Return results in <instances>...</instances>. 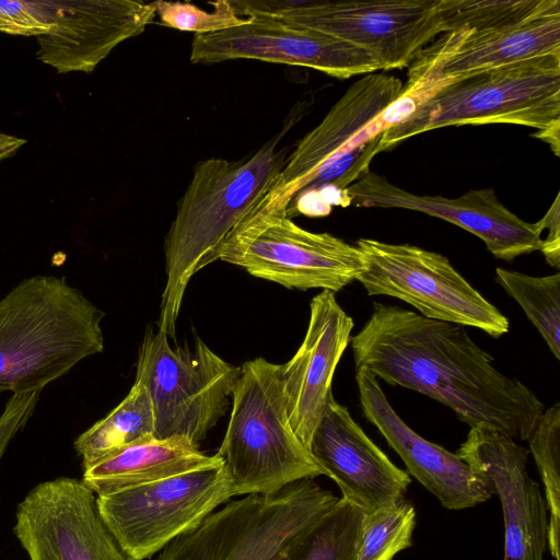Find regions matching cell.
Instances as JSON below:
<instances>
[{"instance_id": "23", "label": "cell", "mask_w": 560, "mask_h": 560, "mask_svg": "<svg viewBox=\"0 0 560 560\" xmlns=\"http://www.w3.org/2000/svg\"><path fill=\"white\" fill-rule=\"evenodd\" d=\"M155 438L150 394L135 381L122 401L74 441L83 470L132 444Z\"/></svg>"}, {"instance_id": "4", "label": "cell", "mask_w": 560, "mask_h": 560, "mask_svg": "<svg viewBox=\"0 0 560 560\" xmlns=\"http://www.w3.org/2000/svg\"><path fill=\"white\" fill-rule=\"evenodd\" d=\"M560 122V52L456 78L430 93L401 122L385 130L377 153L425 131L512 124L542 130Z\"/></svg>"}, {"instance_id": "10", "label": "cell", "mask_w": 560, "mask_h": 560, "mask_svg": "<svg viewBox=\"0 0 560 560\" xmlns=\"http://www.w3.org/2000/svg\"><path fill=\"white\" fill-rule=\"evenodd\" d=\"M234 491L223 460L96 495L101 518L128 560H147L196 528Z\"/></svg>"}, {"instance_id": "12", "label": "cell", "mask_w": 560, "mask_h": 560, "mask_svg": "<svg viewBox=\"0 0 560 560\" xmlns=\"http://www.w3.org/2000/svg\"><path fill=\"white\" fill-rule=\"evenodd\" d=\"M558 52L560 12L538 15L498 31L444 33L409 65L400 95L382 117L393 127L409 117L430 93L456 78Z\"/></svg>"}, {"instance_id": "13", "label": "cell", "mask_w": 560, "mask_h": 560, "mask_svg": "<svg viewBox=\"0 0 560 560\" xmlns=\"http://www.w3.org/2000/svg\"><path fill=\"white\" fill-rule=\"evenodd\" d=\"M240 26L195 34L192 63L236 59L312 68L337 79L376 72L377 63L364 50L316 30L284 23L264 14H250Z\"/></svg>"}, {"instance_id": "33", "label": "cell", "mask_w": 560, "mask_h": 560, "mask_svg": "<svg viewBox=\"0 0 560 560\" xmlns=\"http://www.w3.org/2000/svg\"><path fill=\"white\" fill-rule=\"evenodd\" d=\"M25 143V139L0 132V163L13 156Z\"/></svg>"}, {"instance_id": "11", "label": "cell", "mask_w": 560, "mask_h": 560, "mask_svg": "<svg viewBox=\"0 0 560 560\" xmlns=\"http://www.w3.org/2000/svg\"><path fill=\"white\" fill-rule=\"evenodd\" d=\"M364 257L358 277L369 295L400 300L430 319L478 328L498 338L510 322L442 254L410 244L359 238Z\"/></svg>"}, {"instance_id": "18", "label": "cell", "mask_w": 560, "mask_h": 560, "mask_svg": "<svg viewBox=\"0 0 560 560\" xmlns=\"http://www.w3.org/2000/svg\"><path fill=\"white\" fill-rule=\"evenodd\" d=\"M47 32L37 58L58 72H91L120 43L144 32L156 12L138 0L43 1Z\"/></svg>"}, {"instance_id": "2", "label": "cell", "mask_w": 560, "mask_h": 560, "mask_svg": "<svg viewBox=\"0 0 560 560\" xmlns=\"http://www.w3.org/2000/svg\"><path fill=\"white\" fill-rule=\"evenodd\" d=\"M104 316L65 277L22 280L0 299V392H40L101 353Z\"/></svg>"}, {"instance_id": "32", "label": "cell", "mask_w": 560, "mask_h": 560, "mask_svg": "<svg viewBox=\"0 0 560 560\" xmlns=\"http://www.w3.org/2000/svg\"><path fill=\"white\" fill-rule=\"evenodd\" d=\"M560 208L559 194L547 213L537 223L541 232L548 229V235L541 240L539 250L544 254L546 261L553 268H560Z\"/></svg>"}, {"instance_id": "8", "label": "cell", "mask_w": 560, "mask_h": 560, "mask_svg": "<svg viewBox=\"0 0 560 560\" xmlns=\"http://www.w3.org/2000/svg\"><path fill=\"white\" fill-rule=\"evenodd\" d=\"M440 0L339 2L235 1L237 13L264 14L284 23L324 32L369 54L380 70L409 67L418 54L444 33Z\"/></svg>"}, {"instance_id": "3", "label": "cell", "mask_w": 560, "mask_h": 560, "mask_svg": "<svg viewBox=\"0 0 560 560\" xmlns=\"http://www.w3.org/2000/svg\"><path fill=\"white\" fill-rule=\"evenodd\" d=\"M278 142L271 140L246 161L210 158L195 166L165 242L166 283L158 328L168 337L175 338L191 277L215 261L226 236L282 171L287 151L277 150Z\"/></svg>"}, {"instance_id": "7", "label": "cell", "mask_w": 560, "mask_h": 560, "mask_svg": "<svg viewBox=\"0 0 560 560\" xmlns=\"http://www.w3.org/2000/svg\"><path fill=\"white\" fill-rule=\"evenodd\" d=\"M313 479L229 501L159 552L156 560H280L338 502Z\"/></svg>"}, {"instance_id": "1", "label": "cell", "mask_w": 560, "mask_h": 560, "mask_svg": "<svg viewBox=\"0 0 560 560\" xmlns=\"http://www.w3.org/2000/svg\"><path fill=\"white\" fill-rule=\"evenodd\" d=\"M350 345L355 368L438 400L470 428L527 441L545 410L528 386L495 368L464 326L374 303Z\"/></svg>"}, {"instance_id": "9", "label": "cell", "mask_w": 560, "mask_h": 560, "mask_svg": "<svg viewBox=\"0 0 560 560\" xmlns=\"http://www.w3.org/2000/svg\"><path fill=\"white\" fill-rule=\"evenodd\" d=\"M241 374L200 338L171 347L168 336L148 329L139 349L136 380L148 389L155 438L185 436L199 444L225 413Z\"/></svg>"}, {"instance_id": "27", "label": "cell", "mask_w": 560, "mask_h": 560, "mask_svg": "<svg viewBox=\"0 0 560 560\" xmlns=\"http://www.w3.org/2000/svg\"><path fill=\"white\" fill-rule=\"evenodd\" d=\"M529 450L535 459L544 485V498L547 505L548 536L547 547L553 558L559 560V520H560V404L545 409L532 432Z\"/></svg>"}, {"instance_id": "6", "label": "cell", "mask_w": 560, "mask_h": 560, "mask_svg": "<svg viewBox=\"0 0 560 560\" xmlns=\"http://www.w3.org/2000/svg\"><path fill=\"white\" fill-rule=\"evenodd\" d=\"M290 202L271 186L226 236L215 260L302 291L336 293L357 281L364 270L361 250L329 233L295 224L289 214Z\"/></svg>"}, {"instance_id": "28", "label": "cell", "mask_w": 560, "mask_h": 560, "mask_svg": "<svg viewBox=\"0 0 560 560\" xmlns=\"http://www.w3.org/2000/svg\"><path fill=\"white\" fill-rule=\"evenodd\" d=\"M416 510L405 499L390 506L363 513L354 560H393L412 546Z\"/></svg>"}, {"instance_id": "19", "label": "cell", "mask_w": 560, "mask_h": 560, "mask_svg": "<svg viewBox=\"0 0 560 560\" xmlns=\"http://www.w3.org/2000/svg\"><path fill=\"white\" fill-rule=\"evenodd\" d=\"M353 327L336 294L322 290L310 303L308 326L300 348L280 364L289 422L307 450L332 394V377Z\"/></svg>"}, {"instance_id": "29", "label": "cell", "mask_w": 560, "mask_h": 560, "mask_svg": "<svg viewBox=\"0 0 560 560\" xmlns=\"http://www.w3.org/2000/svg\"><path fill=\"white\" fill-rule=\"evenodd\" d=\"M153 4L156 15L164 26L196 34L224 31L248 21V18L241 16L236 12L232 1L229 0L210 2L213 7L211 12L189 2L155 1Z\"/></svg>"}, {"instance_id": "34", "label": "cell", "mask_w": 560, "mask_h": 560, "mask_svg": "<svg viewBox=\"0 0 560 560\" xmlns=\"http://www.w3.org/2000/svg\"><path fill=\"white\" fill-rule=\"evenodd\" d=\"M560 122H556L542 130H538L534 137L547 142L557 156H559Z\"/></svg>"}, {"instance_id": "24", "label": "cell", "mask_w": 560, "mask_h": 560, "mask_svg": "<svg viewBox=\"0 0 560 560\" xmlns=\"http://www.w3.org/2000/svg\"><path fill=\"white\" fill-rule=\"evenodd\" d=\"M444 33L498 31L532 18L560 12L559 0H440ZM443 33V34H444Z\"/></svg>"}, {"instance_id": "21", "label": "cell", "mask_w": 560, "mask_h": 560, "mask_svg": "<svg viewBox=\"0 0 560 560\" xmlns=\"http://www.w3.org/2000/svg\"><path fill=\"white\" fill-rule=\"evenodd\" d=\"M402 85L399 78L376 72L357 80L299 142L272 188L292 200L323 165L355 149V137L400 95Z\"/></svg>"}, {"instance_id": "25", "label": "cell", "mask_w": 560, "mask_h": 560, "mask_svg": "<svg viewBox=\"0 0 560 560\" xmlns=\"http://www.w3.org/2000/svg\"><path fill=\"white\" fill-rule=\"evenodd\" d=\"M495 280L522 307L556 359H560V273L529 276L497 268Z\"/></svg>"}, {"instance_id": "30", "label": "cell", "mask_w": 560, "mask_h": 560, "mask_svg": "<svg viewBox=\"0 0 560 560\" xmlns=\"http://www.w3.org/2000/svg\"><path fill=\"white\" fill-rule=\"evenodd\" d=\"M0 31L36 37L45 34L47 19L43 1H0Z\"/></svg>"}, {"instance_id": "5", "label": "cell", "mask_w": 560, "mask_h": 560, "mask_svg": "<svg viewBox=\"0 0 560 560\" xmlns=\"http://www.w3.org/2000/svg\"><path fill=\"white\" fill-rule=\"evenodd\" d=\"M231 396L232 411L217 454L234 497L272 494L325 475L290 425L280 364L264 358L245 362Z\"/></svg>"}, {"instance_id": "22", "label": "cell", "mask_w": 560, "mask_h": 560, "mask_svg": "<svg viewBox=\"0 0 560 560\" xmlns=\"http://www.w3.org/2000/svg\"><path fill=\"white\" fill-rule=\"evenodd\" d=\"M222 458L207 455L185 436L153 438L122 448L83 470L82 481L96 495L158 481L213 465Z\"/></svg>"}, {"instance_id": "14", "label": "cell", "mask_w": 560, "mask_h": 560, "mask_svg": "<svg viewBox=\"0 0 560 560\" xmlns=\"http://www.w3.org/2000/svg\"><path fill=\"white\" fill-rule=\"evenodd\" d=\"M13 532L30 560H128L82 479L60 477L33 488L18 505Z\"/></svg>"}, {"instance_id": "17", "label": "cell", "mask_w": 560, "mask_h": 560, "mask_svg": "<svg viewBox=\"0 0 560 560\" xmlns=\"http://www.w3.org/2000/svg\"><path fill=\"white\" fill-rule=\"evenodd\" d=\"M308 451L339 487L341 498L364 513L405 499L411 482L408 472L388 458L332 394Z\"/></svg>"}, {"instance_id": "31", "label": "cell", "mask_w": 560, "mask_h": 560, "mask_svg": "<svg viewBox=\"0 0 560 560\" xmlns=\"http://www.w3.org/2000/svg\"><path fill=\"white\" fill-rule=\"evenodd\" d=\"M40 392L12 394L0 416V463L12 439L32 417Z\"/></svg>"}, {"instance_id": "20", "label": "cell", "mask_w": 560, "mask_h": 560, "mask_svg": "<svg viewBox=\"0 0 560 560\" xmlns=\"http://www.w3.org/2000/svg\"><path fill=\"white\" fill-rule=\"evenodd\" d=\"M355 372L365 418L399 455L409 476L448 510L474 508L491 499L483 480L463 459L419 435L397 415L368 369L355 368Z\"/></svg>"}, {"instance_id": "16", "label": "cell", "mask_w": 560, "mask_h": 560, "mask_svg": "<svg viewBox=\"0 0 560 560\" xmlns=\"http://www.w3.org/2000/svg\"><path fill=\"white\" fill-rule=\"evenodd\" d=\"M345 190L355 207L400 208L448 221L479 237L502 260L511 261L540 248L537 223L517 217L490 188L471 189L457 198L416 195L368 171Z\"/></svg>"}, {"instance_id": "26", "label": "cell", "mask_w": 560, "mask_h": 560, "mask_svg": "<svg viewBox=\"0 0 560 560\" xmlns=\"http://www.w3.org/2000/svg\"><path fill=\"white\" fill-rule=\"evenodd\" d=\"M363 513L339 498L334 508L280 560H354Z\"/></svg>"}, {"instance_id": "15", "label": "cell", "mask_w": 560, "mask_h": 560, "mask_svg": "<svg viewBox=\"0 0 560 560\" xmlns=\"http://www.w3.org/2000/svg\"><path fill=\"white\" fill-rule=\"evenodd\" d=\"M528 450L487 425L470 428L455 454L499 497L504 522L503 560H544L548 511L527 470Z\"/></svg>"}]
</instances>
